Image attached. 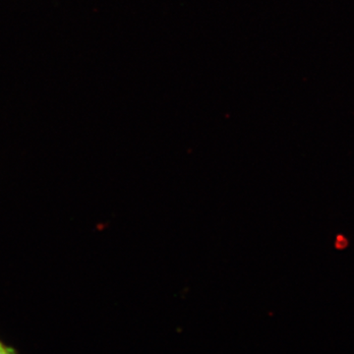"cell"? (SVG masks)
<instances>
[{"label":"cell","mask_w":354,"mask_h":354,"mask_svg":"<svg viewBox=\"0 0 354 354\" xmlns=\"http://www.w3.org/2000/svg\"><path fill=\"white\" fill-rule=\"evenodd\" d=\"M0 354H17L15 349L7 346L4 342H0Z\"/></svg>","instance_id":"cell-1"},{"label":"cell","mask_w":354,"mask_h":354,"mask_svg":"<svg viewBox=\"0 0 354 354\" xmlns=\"http://www.w3.org/2000/svg\"><path fill=\"white\" fill-rule=\"evenodd\" d=\"M0 342H1V341H0Z\"/></svg>","instance_id":"cell-2"}]
</instances>
